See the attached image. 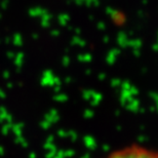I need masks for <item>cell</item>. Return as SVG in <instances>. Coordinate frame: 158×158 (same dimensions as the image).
Returning a JSON list of instances; mask_svg holds the SVG:
<instances>
[{
    "label": "cell",
    "instance_id": "obj_1",
    "mask_svg": "<svg viewBox=\"0 0 158 158\" xmlns=\"http://www.w3.org/2000/svg\"><path fill=\"white\" fill-rule=\"evenodd\" d=\"M105 158H158V151L139 145H131L113 151Z\"/></svg>",
    "mask_w": 158,
    "mask_h": 158
}]
</instances>
